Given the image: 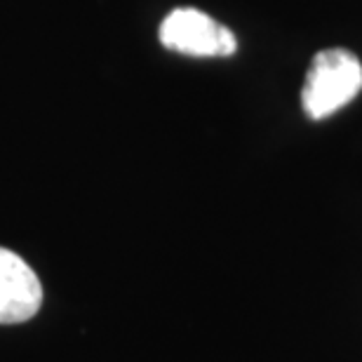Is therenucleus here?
<instances>
[{"instance_id":"1","label":"nucleus","mask_w":362,"mask_h":362,"mask_svg":"<svg viewBox=\"0 0 362 362\" xmlns=\"http://www.w3.org/2000/svg\"><path fill=\"white\" fill-rule=\"evenodd\" d=\"M362 90V64L349 49H322L313 57L301 88V106L310 120L329 118Z\"/></svg>"},{"instance_id":"2","label":"nucleus","mask_w":362,"mask_h":362,"mask_svg":"<svg viewBox=\"0 0 362 362\" xmlns=\"http://www.w3.org/2000/svg\"><path fill=\"white\" fill-rule=\"evenodd\" d=\"M158 38L172 52L188 57H230L238 40L230 28L195 7H177L163 19Z\"/></svg>"},{"instance_id":"3","label":"nucleus","mask_w":362,"mask_h":362,"mask_svg":"<svg viewBox=\"0 0 362 362\" xmlns=\"http://www.w3.org/2000/svg\"><path fill=\"white\" fill-rule=\"evenodd\" d=\"M42 287L17 252L0 247V325L26 322L40 310Z\"/></svg>"}]
</instances>
